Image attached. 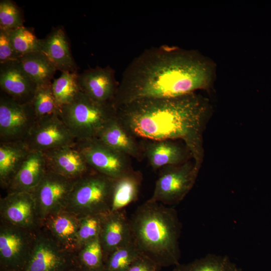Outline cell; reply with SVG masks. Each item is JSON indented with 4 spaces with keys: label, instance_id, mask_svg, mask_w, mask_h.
Returning a JSON list of instances; mask_svg holds the SVG:
<instances>
[{
    "label": "cell",
    "instance_id": "cell-1",
    "mask_svg": "<svg viewBox=\"0 0 271 271\" xmlns=\"http://www.w3.org/2000/svg\"><path fill=\"white\" fill-rule=\"evenodd\" d=\"M213 63L194 50L162 46L147 49L125 70L113 102L116 108L131 101L176 97L208 89Z\"/></svg>",
    "mask_w": 271,
    "mask_h": 271
},
{
    "label": "cell",
    "instance_id": "cell-2",
    "mask_svg": "<svg viewBox=\"0 0 271 271\" xmlns=\"http://www.w3.org/2000/svg\"><path fill=\"white\" fill-rule=\"evenodd\" d=\"M116 109V116L136 139L181 140L200 170L203 133L210 112L207 99L194 92L176 97L136 100Z\"/></svg>",
    "mask_w": 271,
    "mask_h": 271
},
{
    "label": "cell",
    "instance_id": "cell-3",
    "mask_svg": "<svg viewBox=\"0 0 271 271\" xmlns=\"http://www.w3.org/2000/svg\"><path fill=\"white\" fill-rule=\"evenodd\" d=\"M129 222L132 241L141 254L161 267L179 263L182 225L176 210L148 200L137 208Z\"/></svg>",
    "mask_w": 271,
    "mask_h": 271
},
{
    "label": "cell",
    "instance_id": "cell-4",
    "mask_svg": "<svg viewBox=\"0 0 271 271\" xmlns=\"http://www.w3.org/2000/svg\"><path fill=\"white\" fill-rule=\"evenodd\" d=\"M59 116L76 140L96 138L105 124L116 115L111 103L97 102L81 91L59 109Z\"/></svg>",
    "mask_w": 271,
    "mask_h": 271
},
{
    "label": "cell",
    "instance_id": "cell-5",
    "mask_svg": "<svg viewBox=\"0 0 271 271\" xmlns=\"http://www.w3.org/2000/svg\"><path fill=\"white\" fill-rule=\"evenodd\" d=\"M113 179L94 171L75 180L67 204L85 217L111 211Z\"/></svg>",
    "mask_w": 271,
    "mask_h": 271
},
{
    "label": "cell",
    "instance_id": "cell-6",
    "mask_svg": "<svg viewBox=\"0 0 271 271\" xmlns=\"http://www.w3.org/2000/svg\"><path fill=\"white\" fill-rule=\"evenodd\" d=\"M152 196L148 200L172 205L182 201L192 188L198 169L194 161L161 168Z\"/></svg>",
    "mask_w": 271,
    "mask_h": 271
},
{
    "label": "cell",
    "instance_id": "cell-7",
    "mask_svg": "<svg viewBox=\"0 0 271 271\" xmlns=\"http://www.w3.org/2000/svg\"><path fill=\"white\" fill-rule=\"evenodd\" d=\"M75 144L90 167L96 172L114 179L133 170L130 157L97 138L76 140Z\"/></svg>",
    "mask_w": 271,
    "mask_h": 271
},
{
    "label": "cell",
    "instance_id": "cell-8",
    "mask_svg": "<svg viewBox=\"0 0 271 271\" xmlns=\"http://www.w3.org/2000/svg\"><path fill=\"white\" fill-rule=\"evenodd\" d=\"M37 117L31 103L21 104L0 95V143L24 142Z\"/></svg>",
    "mask_w": 271,
    "mask_h": 271
},
{
    "label": "cell",
    "instance_id": "cell-9",
    "mask_svg": "<svg viewBox=\"0 0 271 271\" xmlns=\"http://www.w3.org/2000/svg\"><path fill=\"white\" fill-rule=\"evenodd\" d=\"M75 142L57 113L37 118L24 143L30 151L44 153Z\"/></svg>",
    "mask_w": 271,
    "mask_h": 271
},
{
    "label": "cell",
    "instance_id": "cell-10",
    "mask_svg": "<svg viewBox=\"0 0 271 271\" xmlns=\"http://www.w3.org/2000/svg\"><path fill=\"white\" fill-rule=\"evenodd\" d=\"M75 180L47 170L40 183L31 191L36 206L46 213L67 204Z\"/></svg>",
    "mask_w": 271,
    "mask_h": 271
},
{
    "label": "cell",
    "instance_id": "cell-11",
    "mask_svg": "<svg viewBox=\"0 0 271 271\" xmlns=\"http://www.w3.org/2000/svg\"><path fill=\"white\" fill-rule=\"evenodd\" d=\"M1 91L21 104L31 103L38 86L19 60L0 63Z\"/></svg>",
    "mask_w": 271,
    "mask_h": 271
},
{
    "label": "cell",
    "instance_id": "cell-12",
    "mask_svg": "<svg viewBox=\"0 0 271 271\" xmlns=\"http://www.w3.org/2000/svg\"><path fill=\"white\" fill-rule=\"evenodd\" d=\"M81 91L93 100L100 103H111L117 92L119 83L114 70L109 66L96 67L78 74Z\"/></svg>",
    "mask_w": 271,
    "mask_h": 271
},
{
    "label": "cell",
    "instance_id": "cell-13",
    "mask_svg": "<svg viewBox=\"0 0 271 271\" xmlns=\"http://www.w3.org/2000/svg\"><path fill=\"white\" fill-rule=\"evenodd\" d=\"M43 154L47 169L67 178L77 180L93 171L75 143Z\"/></svg>",
    "mask_w": 271,
    "mask_h": 271
},
{
    "label": "cell",
    "instance_id": "cell-14",
    "mask_svg": "<svg viewBox=\"0 0 271 271\" xmlns=\"http://www.w3.org/2000/svg\"><path fill=\"white\" fill-rule=\"evenodd\" d=\"M76 260L50 241L41 240L31 250L23 271H72Z\"/></svg>",
    "mask_w": 271,
    "mask_h": 271
},
{
    "label": "cell",
    "instance_id": "cell-15",
    "mask_svg": "<svg viewBox=\"0 0 271 271\" xmlns=\"http://www.w3.org/2000/svg\"><path fill=\"white\" fill-rule=\"evenodd\" d=\"M140 143L145 157L154 170L167 166L181 164L192 158L186 146L174 140H141Z\"/></svg>",
    "mask_w": 271,
    "mask_h": 271
},
{
    "label": "cell",
    "instance_id": "cell-16",
    "mask_svg": "<svg viewBox=\"0 0 271 271\" xmlns=\"http://www.w3.org/2000/svg\"><path fill=\"white\" fill-rule=\"evenodd\" d=\"M99 238L105 261L114 250L132 241L129 219L124 210L105 215Z\"/></svg>",
    "mask_w": 271,
    "mask_h": 271
},
{
    "label": "cell",
    "instance_id": "cell-17",
    "mask_svg": "<svg viewBox=\"0 0 271 271\" xmlns=\"http://www.w3.org/2000/svg\"><path fill=\"white\" fill-rule=\"evenodd\" d=\"M96 138L130 158L138 161L145 158L140 142L126 130L116 115L105 124Z\"/></svg>",
    "mask_w": 271,
    "mask_h": 271
},
{
    "label": "cell",
    "instance_id": "cell-18",
    "mask_svg": "<svg viewBox=\"0 0 271 271\" xmlns=\"http://www.w3.org/2000/svg\"><path fill=\"white\" fill-rule=\"evenodd\" d=\"M47 170L43 153L31 151L7 187L11 192H31Z\"/></svg>",
    "mask_w": 271,
    "mask_h": 271
},
{
    "label": "cell",
    "instance_id": "cell-19",
    "mask_svg": "<svg viewBox=\"0 0 271 271\" xmlns=\"http://www.w3.org/2000/svg\"><path fill=\"white\" fill-rule=\"evenodd\" d=\"M41 52L57 70L77 72V66L63 28H54L43 40Z\"/></svg>",
    "mask_w": 271,
    "mask_h": 271
},
{
    "label": "cell",
    "instance_id": "cell-20",
    "mask_svg": "<svg viewBox=\"0 0 271 271\" xmlns=\"http://www.w3.org/2000/svg\"><path fill=\"white\" fill-rule=\"evenodd\" d=\"M25 242L22 235L13 230L1 233L0 256L1 271H23L30 257L31 251L25 249Z\"/></svg>",
    "mask_w": 271,
    "mask_h": 271
},
{
    "label": "cell",
    "instance_id": "cell-21",
    "mask_svg": "<svg viewBox=\"0 0 271 271\" xmlns=\"http://www.w3.org/2000/svg\"><path fill=\"white\" fill-rule=\"evenodd\" d=\"M143 180L139 171H132L113 179L110 211L124 210L138 198Z\"/></svg>",
    "mask_w": 271,
    "mask_h": 271
},
{
    "label": "cell",
    "instance_id": "cell-22",
    "mask_svg": "<svg viewBox=\"0 0 271 271\" xmlns=\"http://www.w3.org/2000/svg\"><path fill=\"white\" fill-rule=\"evenodd\" d=\"M4 214L11 223L23 226L31 222L36 206L31 192H14L4 200Z\"/></svg>",
    "mask_w": 271,
    "mask_h": 271
},
{
    "label": "cell",
    "instance_id": "cell-23",
    "mask_svg": "<svg viewBox=\"0 0 271 271\" xmlns=\"http://www.w3.org/2000/svg\"><path fill=\"white\" fill-rule=\"evenodd\" d=\"M30 150L24 142L0 143V180L8 187Z\"/></svg>",
    "mask_w": 271,
    "mask_h": 271
},
{
    "label": "cell",
    "instance_id": "cell-24",
    "mask_svg": "<svg viewBox=\"0 0 271 271\" xmlns=\"http://www.w3.org/2000/svg\"><path fill=\"white\" fill-rule=\"evenodd\" d=\"M18 60L38 86L52 84L57 70L41 52L26 54Z\"/></svg>",
    "mask_w": 271,
    "mask_h": 271
},
{
    "label": "cell",
    "instance_id": "cell-25",
    "mask_svg": "<svg viewBox=\"0 0 271 271\" xmlns=\"http://www.w3.org/2000/svg\"><path fill=\"white\" fill-rule=\"evenodd\" d=\"M172 271H242L226 255L208 254L187 263H179Z\"/></svg>",
    "mask_w": 271,
    "mask_h": 271
},
{
    "label": "cell",
    "instance_id": "cell-26",
    "mask_svg": "<svg viewBox=\"0 0 271 271\" xmlns=\"http://www.w3.org/2000/svg\"><path fill=\"white\" fill-rule=\"evenodd\" d=\"M77 72H62L52 83V90L58 107L70 103L81 91Z\"/></svg>",
    "mask_w": 271,
    "mask_h": 271
},
{
    "label": "cell",
    "instance_id": "cell-27",
    "mask_svg": "<svg viewBox=\"0 0 271 271\" xmlns=\"http://www.w3.org/2000/svg\"><path fill=\"white\" fill-rule=\"evenodd\" d=\"M77 261V266L81 268L103 271L105 258L99 237L85 244Z\"/></svg>",
    "mask_w": 271,
    "mask_h": 271
},
{
    "label": "cell",
    "instance_id": "cell-28",
    "mask_svg": "<svg viewBox=\"0 0 271 271\" xmlns=\"http://www.w3.org/2000/svg\"><path fill=\"white\" fill-rule=\"evenodd\" d=\"M9 35L14 50L21 57L41 51L43 40L38 39L30 28L22 26L10 30Z\"/></svg>",
    "mask_w": 271,
    "mask_h": 271
},
{
    "label": "cell",
    "instance_id": "cell-29",
    "mask_svg": "<svg viewBox=\"0 0 271 271\" xmlns=\"http://www.w3.org/2000/svg\"><path fill=\"white\" fill-rule=\"evenodd\" d=\"M140 254L131 241L117 248L108 255L103 271H126Z\"/></svg>",
    "mask_w": 271,
    "mask_h": 271
},
{
    "label": "cell",
    "instance_id": "cell-30",
    "mask_svg": "<svg viewBox=\"0 0 271 271\" xmlns=\"http://www.w3.org/2000/svg\"><path fill=\"white\" fill-rule=\"evenodd\" d=\"M31 103L37 118L59 113L52 84L38 86Z\"/></svg>",
    "mask_w": 271,
    "mask_h": 271
},
{
    "label": "cell",
    "instance_id": "cell-31",
    "mask_svg": "<svg viewBox=\"0 0 271 271\" xmlns=\"http://www.w3.org/2000/svg\"><path fill=\"white\" fill-rule=\"evenodd\" d=\"M22 10L11 0L0 1V30H12L24 26Z\"/></svg>",
    "mask_w": 271,
    "mask_h": 271
},
{
    "label": "cell",
    "instance_id": "cell-32",
    "mask_svg": "<svg viewBox=\"0 0 271 271\" xmlns=\"http://www.w3.org/2000/svg\"><path fill=\"white\" fill-rule=\"evenodd\" d=\"M106 214L90 215L84 217L79 227L77 235L81 242L85 244L90 240L99 237Z\"/></svg>",
    "mask_w": 271,
    "mask_h": 271
},
{
    "label": "cell",
    "instance_id": "cell-33",
    "mask_svg": "<svg viewBox=\"0 0 271 271\" xmlns=\"http://www.w3.org/2000/svg\"><path fill=\"white\" fill-rule=\"evenodd\" d=\"M51 228L59 238L69 240L78 235L77 225L72 218L65 215L56 216L51 221Z\"/></svg>",
    "mask_w": 271,
    "mask_h": 271
},
{
    "label": "cell",
    "instance_id": "cell-34",
    "mask_svg": "<svg viewBox=\"0 0 271 271\" xmlns=\"http://www.w3.org/2000/svg\"><path fill=\"white\" fill-rule=\"evenodd\" d=\"M9 31L0 30V63L18 60L21 57L12 45Z\"/></svg>",
    "mask_w": 271,
    "mask_h": 271
},
{
    "label": "cell",
    "instance_id": "cell-35",
    "mask_svg": "<svg viewBox=\"0 0 271 271\" xmlns=\"http://www.w3.org/2000/svg\"><path fill=\"white\" fill-rule=\"evenodd\" d=\"M161 268L152 259L141 254L126 271H161Z\"/></svg>",
    "mask_w": 271,
    "mask_h": 271
},
{
    "label": "cell",
    "instance_id": "cell-36",
    "mask_svg": "<svg viewBox=\"0 0 271 271\" xmlns=\"http://www.w3.org/2000/svg\"><path fill=\"white\" fill-rule=\"evenodd\" d=\"M72 271H91V270H85V269L81 268L78 266H76Z\"/></svg>",
    "mask_w": 271,
    "mask_h": 271
},
{
    "label": "cell",
    "instance_id": "cell-37",
    "mask_svg": "<svg viewBox=\"0 0 271 271\" xmlns=\"http://www.w3.org/2000/svg\"><path fill=\"white\" fill-rule=\"evenodd\" d=\"M4 271H14V270H4Z\"/></svg>",
    "mask_w": 271,
    "mask_h": 271
}]
</instances>
